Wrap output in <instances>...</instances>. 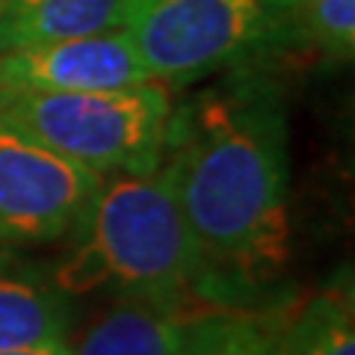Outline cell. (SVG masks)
<instances>
[{"instance_id": "cell-1", "label": "cell", "mask_w": 355, "mask_h": 355, "mask_svg": "<svg viewBox=\"0 0 355 355\" xmlns=\"http://www.w3.org/2000/svg\"><path fill=\"white\" fill-rule=\"evenodd\" d=\"M163 166L205 263L207 293L272 282L291 258V128L263 69L219 74L172 104Z\"/></svg>"}, {"instance_id": "cell-2", "label": "cell", "mask_w": 355, "mask_h": 355, "mask_svg": "<svg viewBox=\"0 0 355 355\" xmlns=\"http://www.w3.org/2000/svg\"><path fill=\"white\" fill-rule=\"evenodd\" d=\"M65 240L53 275L71 299L210 302L202 254L163 163L151 175L101 178Z\"/></svg>"}, {"instance_id": "cell-3", "label": "cell", "mask_w": 355, "mask_h": 355, "mask_svg": "<svg viewBox=\"0 0 355 355\" xmlns=\"http://www.w3.org/2000/svg\"><path fill=\"white\" fill-rule=\"evenodd\" d=\"M172 104V89L157 80L104 92H0V113L101 178L160 169Z\"/></svg>"}, {"instance_id": "cell-4", "label": "cell", "mask_w": 355, "mask_h": 355, "mask_svg": "<svg viewBox=\"0 0 355 355\" xmlns=\"http://www.w3.org/2000/svg\"><path fill=\"white\" fill-rule=\"evenodd\" d=\"M125 30L148 77L172 92L282 57L279 0H139Z\"/></svg>"}, {"instance_id": "cell-5", "label": "cell", "mask_w": 355, "mask_h": 355, "mask_svg": "<svg viewBox=\"0 0 355 355\" xmlns=\"http://www.w3.org/2000/svg\"><path fill=\"white\" fill-rule=\"evenodd\" d=\"M101 175L71 163L0 113V246L65 240Z\"/></svg>"}, {"instance_id": "cell-6", "label": "cell", "mask_w": 355, "mask_h": 355, "mask_svg": "<svg viewBox=\"0 0 355 355\" xmlns=\"http://www.w3.org/2000/svg\"><path fill=\"white\" fill-rule=\"evenodd\" d=\"M148 80L128 30L0 53V92H104Z\"/></svg>"}, {"instance_id": "cell-7", "label": "cell", "mask_w": 355, "mask_h": 355, "mask_svg": "<svg viewBox=\"0 0 355 355\" xmlns=\"http://www.w3.org/2000/svg\"><path fill=\"white\" fill-rule=\"evenodd\" d=\"M74 299L57 284L53 266L27 249L0 246V349L69 340Z\"/></svg>"}, {"instance_id": "cell-8", "label": "cell", "mask_w": 355, "mask_h": 355, "mask_svg": "<svg viewBox=\"0 0 355 355\" xmlns=\"http://www.w3.org/2000/svg\"><path fill=\"white\" fill-rule=\"evenodd\" d=\"M222 305L125 299L86 331L71 355H187L202 320Z\"/></svg>"}, {"instance_id": "cell-9", "label": "cell", "mask_w": 355, "mask_h": 355, "mask_svg": "<svg viewBox=\"0 0 355 355\" xmlns=\"http://www.w3.org/2000/svg\"><path fill=\"white\" fill-rule=\"evenodd\" d=\"M137 6L139 0H6L0 12V53L125 30Z\"/></svg>"}, {"instance_id": "cell-10", "label": "cell", "mask_w": 355, "mask_h": 355, "mask_svg": "<svg viewBox=\"0 0 355 355\" xmlns=\"http://www.w3.org/2000/svg\"><path fill=\"white\" fill-rule=\"evenodd\" d=\"M275 355H355V299L349 270L338 272L275 331Z\"/></svg>"}, {"instance_id": "cell-11", "label": "cell", "mask_w": 355, "mask_h": 355, "mask_svg": "<svg viewBox=\"0 0 355 355\" xmlns=\"http://www.w3.org/2000/svg\"><path fill=\"white\" fill-rule=\"evenodd\" d=\"M282 57L308 53L326 62H349L355 53V0H279Z\"/></svg>"}, {"instance_id": "cell-12", "label": "cell", "mask_w": 355, "mask_h": 355, "mask_svg": "<svg viewBox=\"0 0 355 355\" xmlns=\"http://www.w3.org/2000/svg\"><path fill=\"white\" fill-rule=\"evenodd\" d=\"M187 355H275V331L249 314L216 308L202 320Z\"/></svg>"}, {"instance_id": "cell-13", "label": "cell", "mask_w": 355, "mask_h": 355, "mask_svg": "<svg viewBox=\"0 0 355 355\" xmlns=\"http://www.w3.org/2000/svg\"><path fill=\"white\" fill-rule=\"evenodd\" d=\"M0 355H71V343L69 340H57V343H39V347L0 349Z\"/></svg>"}, {"instance_id": "cell-14", "label": "cell", "mask_w": 355, "mask_h": 355, "mask_svg": "<svg viewBox=\"0 0 355 355\" xmlns=\"http://www.w3.org/2000/svg\"><path fill=\"white\" fill-rule=\"evenodd\" d=\"M3 6H6V0H0V12H3Z\"/></svg>"}]
</instances>
